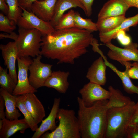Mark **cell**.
Here are the masks:
<instances>
[{
	"instance_id": "6da1fadb",
	"label": "cell",
	"mask_w": 138,
	"mask_h": 138,
	"mask_svg": "<svg viewBox=\"0 0 138 138\" xmlns=\"http://www.w3.org/2000/svg\"><path fill=\"white\" fill-rule=\"evenodd\" d=\"M92 32L75 27L56 30L42 36L40 54L56 59L57 64H73L75 60L86 53L94 38Z\"/></svg>"
},
{
	"instance_id": "7a4b0ae2",
	"label": "cell",
	"mask_w": 138,
	"mask_h": 138,
	"mask_svg": "<svg viewBox=\"0 0 138 138\" xmlns=\"http://www.w3.org/2000/svg\"><path fill=\"white\" fill-rule=\"evenodd\" d=\"M108 100L97 101L86 106L78 97V119L81 138H105Z\"/></svg>"
},
{
	"instance_id": "3957f363",
	"label": "cell",
	"mask_w": 138,
	"mask_h": 138,
	"mask_svg": "<svg viewBox=\"0 0 138 138\" xmlns=\"http://www.w3.org/2000/svg\"><path fill=\"white\" fill-rule=\"evenodd\" d=\"M135 104L132 101L124 107L108 109L105 138H127V130Z\"/></svg>"
},
{
	"instance_id": "277c9868",
	"label": "cell",
	"mask_w": 138,
	"mask_h": 138,
	"mask_svg": "<svg viewBox=\"0 0 138 138\" xmlns=\"http://www.w3.org/2000/svg\"><path fill=\"white\" fill-rule=\"evenodd\" d=\"M59 124L51 132H46L42 138H81L78 120L74 111L59 108L57 117Z\"/></svg>"
},
{
	"instance_id": "5b68a950",
	"label": "cell",
	"mask_w": 138,
	"mask_h": 138,
	"mask_svg": "<svg viewBox=\"0 0 138 138\" xmlns=\"http://www.w3.org/2000/svg\"><path fill=\"white\" fill-rule=\"evenodd\" d=\"M18 34L16 43L18 57H31L34 58L40 54L43 36L36 29L19 28Z\"/></svg>"
},
{
	"instance_id": "8992f818",
	"label": "cell",
	"mask_w": 138,
	"mask_h": 138,
	"mask_svg": "<svg viewBox=\"0 0 138 138\" xmlns=\"http://www.w3.org/2000/svg\"><path fill=\"white\" fill-rule=\"evenodd\" d=\"M42 57L40 54L34 58L29 68V83L36 89L44 86L46 81L52 72L51 70L52 65L41 62Z\"/></svg>"
},
{
	"instance_id": "52a82bcc",
	"label": "cell",
	"mask_w": 138,
	"mask_h": 138,
	"mask_svg": "<svg viewBox=\"0 0 138 138\" xmlns=\"http://www.w3.org/2000/svg\"><path fill=\"white\" fill-rule=\"evenodd\" d=\"M21 15L17 24L19 28L25 29H36L40 31L43 36L51 34L55 31L50 21H44L32 12L21 8Z\"/></svg>"
},
{
	"instance_id": "ba28073f",
	"label": "cell",
	"mask_w": 138,
	"mask_h": 138,
	"mask_svg": "<svg viewBox=\"0 0 138 138\" xmlns=\"http://www.w3.org/2000/svg\"><path fill=\"white\" fill-rule=\"evenodd\" d=\"M18 72V81L12 94L15 96L37 92L36 89L30 84L28 77L29 67L33 60L30 57H17Z\"/></svg>"
},
{
	"instance_id": "9c48e42d",
	"label": "cell",
	"mask_w": 138,
	"mask_h": 138,
	"mask_svg": "<svg viewBox=\"0 0 138 138\" xmlns=\"http://www.w3.org/2000/svg\"><path fill=\"white\" fill-rule=\"evenodd\" d=\"M109 50L107 55L110 59L117 61L123 65L126 62L133 61L138 62V44L132 42L122 48L111 42L105 44Z\"/></svg>"
},
{
	"instance_id": "30bf717a",
	"label": "cell",
	"mask_w": 138,
	"mask_h": 138,
	"mask_svg": "<svg viewBox=\"0 0 138 138\" xmlns=\"http://www.w3.org/2000/svg\"><path fill=\"white\" fill-rule=\"evenodd\" d=\"M79 93L84 105L87 107L98 101L108 100L110 95L109 90L100 85L90 82L84 85L80 90Z\"/></svg>"
},
{
	"instance_id": "8fae6325",
	"label": "cell",
	"mask_w": 138,
	"mask_h": 138,
	"mask_svg": "<svg viewBox=\"0 0 138 138\" xmlns=\"http://www.w3.org/2000/svg\"><path fill=\"white\" fill-rule=\"evenodd\" d=\"M0 49L4 64L8 70V73L17 84L18 79L16 62L18 57V52L15 42H10L5 45L1 44Z\"/></svg>"
},
{
	"instance_id": "7c38bea8",
	"label": "cell",
	"mask_w": 138,
	"mask_h": 138,
	"mask_svg": "<svg viewBox=\"0 0 138 138\" xmlns=\"http://www.w3.org/2000/svg\"><path fill=\"white\" fill-rule=\"evenodd\" d=\"M57 0H43L34 2L28 11L34 14L38 17L46 21L52 19Z\"/></svg>"
},
{
	"instance_id": "4fadbf2b",
	"label": "cell",
	"mask_w": 138,
	"mask_h": 138,
	"mask_svg": "<svg viewBox=\"0 0 138 138\" xmlns=\"http://www.w3.org/2000/svg\"><path fill=\"white\" fill-rule=\"evenodd\" d=\"M107 66L101 56L95 60L88 69L86 75L90 82L101 86L106 83V70Z\"/></svg>"
},
{
	"instance_id": "5bb4252c",
	"label": "cell",
	"mask_w": 138,
	"mask_h": 138,
	"mask_svg": "<svg viewBox=\"0 0 138 138\" xmlns=\"http://www.w3.org/2000/svg\"><path fill=\"white\" fill-rule=\"evenodd\" d=\"M130 8L122 0H109L104 4L99 13L98 19L125 15Z\"/></svg>"
},
{
	"instance_id": "9a60e30c",
	"label": "cell",
	"mask_w": 138,
	"mask_h": 138,
	"mask_svg": "<svg viewBox=\"0 0 138 138\" xmlns=\"http://www.w3.org/2000/svg\"><path fill=\"white\" fill-rule=\"evenodd\" d=\"M61 102L60 98H55L51 111L48 116L41 121L40 125L38 127L32 137V138H39L49 130L54 131L57 128L55 120L57 119Z\"/></svg>"
},
{
	"instance_id": "2e32d148",
	"label": "cell",
	"mask_w": 138,
	"mask_h": 138,
	"mask_svg": "<svg viewBox=\"0 0 138 138\" xmlns=\"http://www.w3.org/2000/svg\"><path fill=\"white\" fill-rule=\"evenodd\" d=\"M25 105L38 124L41 122L45 116L44 107L34 93L23 95Z\"/></svg>"
},
{
	"instance_id": "e0dca14e",
	"label": "cell",
	"mask_w": 138,
	"mask_h": 138,
	"mask_svg": "<svg viewBox=\"0 0 138 138\" xmlns=\"http://www.w3.org/2000/svg\"><path fill=\"white\" fill-rule=\"evenodd\" d=\"M69 75L68 71L60 70L52 71L46 81L44 86L54 88L59 93L65 94L69 86L68 80Z\"/></svg>"
},
{
	"instance_id": "ac0fdd59",
	"label": "cell",
	"mask_w": 138,
	"mask_h": 138,
	"mask_svg": "<svg viewBox=\"0 0 138 138\" xmlns=\"http://www.w3.org/2000/svg\"><path fill=\"white\" fill-rule=\"evenodd\" d=\"M3 120L2 127L0 130V138H9L18 131L24 133L29 128L24 118L10 120L5 118Z\"/></svg>"
},
{
	"instance_id": "d6986e66",
	"label": "cell",
	"mask_w": 138,
	"mask_h": 138,
	"mask_svg": "<svg viewBox=\"0 0 138 138\" xmlns=\"http://www.w3.org/2000/svg\"><path fill=\"white\" fill-rule=\"evenodd\" d=\"M79 7L86 13L85 9L79 0H57L53 17L50 21L54 27L66 11L71 8Z\"/></svg>"
},
{
	"instance_id": "ffe728a7",
	"label": "cell",
	"mask_w": 138,
	"mask_h": 138,
	"mask_svg": "<svg viewBox=\"0 0 138 138\" xmlns=\"http://www.w3.org/2000/svg\"><path fill=\"white\" fill-rule=\"evenodd\" d=\"M138 24V14L126 18L114 30L106 33L99 32L100 41L105 44L111 42L112 39L115 38L117 33L122 30H126L131 27L135 26Z\"/></svg>"
},
{
	"instance_id": "44dd1931",
	"label": "cell",
	"mask_w": 138,
	"mask_h": 138,
	"mask_svg": "<svg viewBox=\"0 0 138 138\" xmlns=\"http://www.w3.org/2000/svg\"><path fill=\"white\" fill-rule=\"evenodd\" d=\"M0 95L4 100L6 118L10 120L18 119L21 115L16 106L17 96L9 93L2 88L0 89Z\"/></svg>"
},
{
	"instance_id": "7402d4cb",
	"label": "cell",
	"mask_w": 138,
	"mask_h": 138,
	"mask_svg": "<svg viewBox=\"0 0 138 138\" xmlns=\"http://www.w3.org/2000/svg\"><path fill=\"white\" fill-rule=\"evenodd\" d=\"M102 56L107 66L114 72L121 79L124 90L129 94L136 93L138 94V86L134 85L131 81L128 73L127 66H125L126 69L125 71H120L113 64L108 61L106 57L104 55Z\"/></svg>"
},
{
	"instance_id": "603a6c76",
	"label": "cell",
	"mask_w": 138,
	"mask_h": 138,
	"mask_svg": "<svg viewBox=\"0 0 138 138\" xmlns=\"http://www.w3.org/2000/svg\"><path fill=\"white\" fill-rule=\"evenodd\" d=\"M108 90L110 95L107 104L108 109L122 107L132 101L130 97L123 95L120 90L114 88L111 86H109Z\"/></svg>"
},
{
	"instance_id": "cb8c5ba5",
	"label": "cell",
	"mask_w": 138,
	"mask_h": 138,
	"mask_svg": "<svg viewBox=\"0 0 138 138\" xmlns=\"http://www.w3.org/2000/svg\"><path fill=\"white\" fill-rule=\"evenodd\" d=\"M126 18L125 15L98 19L96 23L99 32L106 33L114 30Z\"/></svg>"
},
{
	"instance_id": "d4e9b609",
	"label": "cell",
	"mask_w": 138,
	"mask_h": 138,
	"mask_svg": "<svg viewBox=\"0 0 138 138\" xmlns=\"http://www.w3.org/2000/svg\"><path fill=\"white\" fill-rule=\"evenodd\" d=\"M16 106L24 115L29 128L32 131L35 132L38 127V124L25 105L23 95L17 96Z\"/></svg>"
},
{
	"instance_id": "484cf974",
	"label": "cell",
	"mask_w": 138,
	"mask_h": 138,
	"mask_svg": "<svg viewBox=\"0 0 138 138\" xmlns=\"http://www.w3.org/2000/svg\"><path fill=\"white\" fill-rule=\"evenodd\" d=\"M16 84L7 72V69L0 66V86L9 93L12 94Z\"/></svg>"
},
{
	"instance_id": "4316f807",
	"label": "cell",
	"mask_w": 138,
	"mask_h": 138,
	"mask_svg": "<svg viewBox=\"0 0 138 138\" xmlns=\"http://www.w3.org/2000/svg\"><path fill=\"white\" fill-rule=\"evenodd\" d=\"M75 12L71 9L67 13L64 14L54 27L55 30H61L75 27Z\"/></svg>"
},
{
	"instance_id": "83f0119b",
	"label": "cell",
	"mask_w": 138,
	"mask_h": 138,
	"mask_svg": "<svg viewBox=\"0 0 138 138\" xmlns=\"http://www.w3.org/2000/svg\"><path fill=\"white\" fill-rule=\"evenodd\" d=\"M75 27L92 32L98 30L96 23L93 22L90 19L83 18L77 12H75Z\"/></svg>"
},
{
	"instance_id": "f1b7e54d",
	"label": "cell",
	"mask_w": 138,
	"mask_h": 138,
	"mask_svg": "<svg viewBox=\"0 0 138 138\" xmlns=\"http://www.w3.org/2000/svg\"><path fill=\"white\" fill-rule=\"evenodd\" d=\"M5 1L8 7L7 16L10 19L17 24L22 12L18 0H5Z\"/></svg>"
},
{
	"instance_id": "f546056e",
	"label": "cell",
	"mask_w": 138,
	"mask_h": 138,
	"mask_svg": "<svg viewBox=\"0 0 138 138\" xmlns=\"http://www.w3.org/2000/svg\"><path fill=\"white\" fill-rule=\"evenodd\" d=\"M16 24L3 13H0V31L10 33L16 29Z\"/></svg>"
},
{
	"instance_id": "4dcf8cb0",
	"label": "cell",
	"mask_w": 138,
	"mask_h": 138,
	"mask_svg": "<svg viewBox=\"0 0 138 138\" xmlns=\"http://www.w3.org/2000/svg\"><path fill=\"white\" fill-rule=\"evenodd\" d=\"M124 66L128 67V73L130 78L138 79V62H134L131 63L129 62Z\"/></svg>"
},
{
	"instance_id": "1f68e13d",
	"label": "cell",
	"mask_w": 138,
	"mask_h": 138,
	"mask_svg": "<svg viewBox=\"0 0 138 138\" xmlns=\"http://www.w3.org/2000/svg\"><path fill=\"white\" fill-rule=\"evenodd\" d=\"M115 38H117L121 45L124 47L128 45L132 42L130 36L126 33L125 30L119 32L117 33Z\"/></svg>"
},
{
	"instance_id": "d6a6232c",
	"label": "cell",
	"mask_w": 138,
	"mask_h": 138,
	"mask_svg": "<svg viewBox=\"0 0 138 138\" xmlns=\"http://www.w3.org/2000/svg\"><path fill=\"white\" fill-rule=\"evenodd\" d=\"M127 138H138V125H129L127 130Z\"/></svg>"
},
{
	"instance_id": "836d02e7",
	"label": "cell",
	"mask_w": 138,
	"mask_h": 138,
	"mask_svg": "<svg viewBox=\"0 0 138 138\" xmlns=\"http://www.w3.org/2000/svg\"><path fill=\"white\" fill-rule=\"evenodd\" d=\"M94 0H79L84 6L86 10L85 14L88 17L92 14V6Z\"/></svg>"
},
{
	"instance_id": "e575fe53",
	"label": "cell",
	"mask_w": 138,
	"mask_h": 138,
	"mask_svg": "<svg viewBox=\"0 0 138 138\" xmlns=\"http://www.w3.org/2000/svg\"><path fill=\"white\" fill-rule=\"evenodd\" d=\"M129 125H138V102L135 105Z\"/></svg>"
},
{
	"instance_id": "d590c367",
	"label": "cell",
	"mask_w": 138,
	"mask_h": 138,
	"mask_svg": "<svg viewBox=\"0 0 138 138\" xmlns=\"http://www.w3.org/2000/svg\"><path fill=\"white\" fill-rule=\"evenodd\" d=\"M43 0H18L19 6L21 8L28 11L31 5L35 1Z\"/></svg>"
},
{
	"instance_id": "8d00e7d4",
	"label": "cell",
	"mask_w": 138,
	"mask_h": 138,
	"mask_svg": "<svg viewBox=\"0 0 138 138\" xmlns=\"http://www.w3.org/2000/svg\"><path fill=\"white\" fill-rule=\"evenodd\" d=\"M5 106L4 99L2 96L0 95V119L5 118V112L4 111Z\"/></svg>"
},
{
	"instance_id": "74e56055",
	"label": "cell",
	"mask_w": 138,
	"mask_h": 138,
	"mask_svg": "<svg viewBox=\"0 0 138 138\" xmlns=\"http://www.w3.org/2000/svg\"><path fill=\"white\" fill-rule=\"evenodd\" d=\"M5 0H0V10L3 13L7 15L8 7Z\"/></svg>"
},
{
	"instance_id": "f35d334b",
	"label": "cell",
	"mask_w": 138,
	"mask_h": 138,
	"mask_svg": "<svg viewBox=\"0 0 138 138\" xmlns=\"http://www.w3.org/2000/svg\"><path fill=\"white\" fill-rule=\"evenodd\" d=\"M18 34H17L15 32H13L10 33L3 34L0 33V39L3 38H9L12 39L15 41L17 39Z\"/></svg>"
},
{
	"instance_id": "ab89813d",
	"label": "cell",
	"mask_w": 138,
	"mask_h": 138,
	"mask_svg": "<svg viewBox=\"0 0 138 138\" xmlns=\"http://www.w3.org/2000/svg\"><path fill=\"white\" fill-rule=\"evenodd\" d=\"M126 3L130 7H135L138 9V0H122Z\"/></svg>"
},
{
	"instance_id": "60d3db41",
	"label": "cell",
	"mask_w": 138,
	"mask_h": 138,
	"mask_svg": "<svg viewBox=\"0 0 138 138\" xmlns=\"http://www.w3.org/2000/svg\"><path fill=\"white\" fill-rule=\"evenodd\" d=\"M3 119H0V130L1 129L3 124Z\"/></svg>"
}]
</instances>
